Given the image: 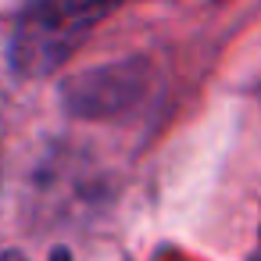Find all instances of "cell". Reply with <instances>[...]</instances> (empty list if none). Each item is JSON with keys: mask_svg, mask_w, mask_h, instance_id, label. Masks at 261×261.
I'll use <instances>...</instances> for the list:
<instances>
[{"mask_svg": "<svg viewBox=\"0 0 261 261\" xmlns=\"http://www.w3.org/2000/svg\"><path fill=\"white\" fill-rule=\"evenodd\" d=\"M118 4L122 0H29L11 40L15 68L22 75L61 68Z\"/></svg>", "mask_w": 261, "mask_h": 261, "instance_id": "cell-1", "label": "cell"}, {"mask_svg": "<svg viewBox=\"0 0 261 261\" xmlns=\"http://www.w3.org/2000/svg\"><path fill=\"white\" fill-rule=\"evenodd\" d=\"M4 261H25V257H18V254H8V257H4Z\"/></svg>", "mask_w": 261, "mask_h": 261, "instance_id": "cell-2", "label": "cell"}]
</instances>
